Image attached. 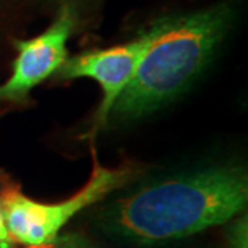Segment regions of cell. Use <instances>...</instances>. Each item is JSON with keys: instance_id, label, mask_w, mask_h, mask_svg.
<instances>
[{"instance_id": "52a82bcc", "label": "cell", "mask_w": 248, "mask_h": 248, "mask_svg": "<svg viewBox=\"0 0 248 248\" xmlns=\"http://www.w3.org/2000/svg\"><path fill=\"white\" fill-rule=\"evenodd\" d=\"M226 240L229 248H248V217L245 213L226 222Z\"/></svg>"}, {"instance_id": "5b68a950", "label": "cell", "mask_w": 248, "mask_h": 248, "mask_svg": "<svg viewBox=\"0 0 248 248\" xmlns=\"http://www.w3.org/2000/svg\"><path fill=\"white\" fill-rule=\"evenodd\" d=\"M74 28V12L69 5H64L42 34L32 39H16L13 44L18 55L10 78L0 84V102L21 103L34 87L53 76L69 58L66 44Z\"/></svg>"}, {"instance_id": "8992f818", "label": "cell", "mask_w": 248, "mask_h": 248, "mask_svg": "<svg viewBox=\"0 0 248 248\" xmlns=\"http://www.w3.org/2000/svg\"><path fill=\"white\" fill-rule=\"evenodd\" d=\"M16 248V247H15ZM21 248H98L91 237L81 232H64L50 242L39 245H23Z\"/></svg>"}, {"instance_id": "ba28073f", "label": "cell", "mask_w": 248, "mask_h": 248, "mask_svg": "<svg viewBox=\"0 0 248 248\" xmlns=\"http://www.w3.org/2000/svg\"><path fill=\"white\" fill-rule=\"evenodd\" d=\"M15 242L10 237L7 226H5V217H3V208H2V197H0V248H15Z\"/></svg>"}, {"instance_id": "3957f363", "label": "cell", "mask_w": 248, "mask_h": 248, "mask_svg": "<svg viewBox=\"0 0 248 248\" xmlns=\"http://www.w3.org/2000/svg\"><path fill=\"white\" fill-rule=\"evenodd\" d=\"M93 170L81 190L63 202L44 203L29 198L21 188L5 184L0 188L5 226L15 245H39L53 240L82 210L103 202L110 193L136 181L142 170L136 165L103 166L92 148Z\"/></svg>"}, {"instance_id": "6da1fadb", "label": "cell", "mask_w": 248, "mask_h": 248, "mask_svg": "<svg viewBox=\"0 0 248 248\" xmlns=\"http://www.w3.org/2000/svg\"><path fill=\"white\" fill-rule=\"evenodd\" d=\"M247 202V170L222 163L132 188L100 208L97 224L111 239L166 244L226 224L245 211Z\"/></svg>"}, {"instance_id": "277c9868", "label": "cell", "mask_w": 248, "mask_h": 248, "mask_svg": "<svg viewBox=\"0 0 248 248\" xmlns=\"http://www.w3.org/2000/svg\"><path fill=\"white\" fill-rule=\"evenodd\" d=\"M153 37L152 28L148 26L134 41L103 50L86 52L71 57L64 62L60 69L53 74L57 79H92L102 89V102L93 118L91 136L93 137L102 131L110 120L111 110L116 100L129 86L140 64L147 48L150 47Z\"/></svg>"}, {"instance_id": "7a4b0ae2", "label": "cell", "mask_w": 248, "mask_h": 248, "mask_svg": "<svg viewBox=\"0 0 248 248\" xmlns=\"http://www.w3.org/2000/svg\"><path fill=\"white\" fill-rule=\"evenodd\" d=\"M231 15L227 5H215L153 21L152 44L113 107V116L140 120L181 95L211 60L229 29Z\"/></svg>"}]
</instances>
